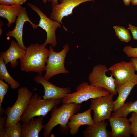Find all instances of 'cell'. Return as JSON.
I'll return each instance as SVG.
<instances>
[{
	"label": "cell",
	"mask_w": 137,
	"mask_h": 137,
	"mask_svg": "<svg viewBox=\"0 0 137 137\" xmlns=\"http://www.w3.org/2000/svg\"><path fill=\"white\" fill-rule=\"evenodd\" d=\"M44 43L32 44L26 48V53L20 61V69L28 72H34L41 75L45 70L49 50Z\"/></svg>",
	"instance_id": "obj_1"
},
{
	"label": "cell",
	"mask_w": 137,
	"mask_h": 137,
	"mask_svg": "<svg viewBox=\"0 0 137 137\" xmlns=\"http://www.w3.org/2000/svg\"><path fill=\"white\" fill-rule=\"evenodd\" d=\"M80 104L74 102L63 104L60 107H55L51 110L50 118L48 122L44 125L43 135L44 137H48L53 129L58 125L63 134L68 135L70 128L68 123L71 116L80 109Z\"/></svg>",
	"instance_id": "obj_2"
},
{
	"label": "cell",
	"mask_w": 137,
	"mask_h": 137,
	"mask_svg": "<svg viewBox=\"0 0 137 137\" xmlns=\"http://www.w3.org/2000/svg\"><path fill=\"white\" fill-rule=\"evenodd\" d=\"M62 99H42L35 93L30 98L20 120L21 123H27L32 118L36 116H44L54 107L62 102Z\"/></svg>",
	"instance_id": "obj_3"
},
{
	"label": "cell",
	"mask_w": 137,
	"mask_h": 137,
	"mask_svg": "<svg viewBox=\"0 0 137 137\" xmlns=\"http://www.w3.org/2000/svg\"><path fill=\"white\" fill-rule=\"evenodd\" d=\"M76 89V92L68 94L62 99L63 104L71 102L80 104L90 99L111 94L104 88L89 84L86 82L80 83Z\"/></svg>",
	"instance_id": "obj_4"
},
{
	"label": "cell",
	"mask_w": 137,
	"mask_h": 137,
	"mask_svg": "<svg viewBox=\"0 0 137 137\" xmlns=\"http://www.w3.org/2000/svg\"><path fill=\"white\" fill-rule=\"evenodd\" d=\"M18 95L16 101L12 107L8 106L4 113L7 116L5 126H13L20 121L21 116L24 111L33 93L26 87H22L18 90Z\"/></svg>",
	"instance_id": "obj_5"
},
{
	"label": "cell",
	"mask_w": 137,
	"mask_h": 137,
	"mask_svg": "<svg viewBox=\"0 0 137 137\" xmlns=\"http://www.w3.org/2000/svg\"><path fill=\"white\" fill-rule=\"evenodd\" d=\"M53 47L51 45L49 47V53L46 63V73L44 76L48 80L58 74L69 72L64 65L65 58L70 50L68 44H65L63 49L59 52H55Z\"/></svg>",
	"instance_id": "obj_6"
},
{
	"label": "cell",
	"mask_w": 137,
	"mask_h": 137,
	"mask_svg": "<svg viewBox=\"0 0 137 137\" xmlns=\"http://www.w3.org/2000/svg\"><path fill=\"white\" fill-rule=\"evenodd\" d=\"M108 70L105 65L97 64L92 68L88 76L90 84L94 86L104 88L111 94L116 95L115 79L112 75L108 76L106 74Z\"/></svg>",
	"instance_id": "obj_7"
},
{
	"label": "cell",
	"mask_w": 137,
	"mask_h": 137,
	"mask_svg": "<svg viewBox=\"0 0 137 137\" xmlns=\"http://www.w3.org/2000/svg\"><path fill=\"white\" fill-rule=\"evenodd\" d=\"M108 69L114 77L116 87L137 80L136 70L131 61L129 62L122 61L110 66Z\"/></svg>",
	"instance_id": "obj_8"
},
{
	"label": "cell",
	"mask_w": 137,
	"mask_h": 137,
	"mask_svg": "<svg viewBox=\"0 0 137 137\" xmlns=\"http://www.w3.org/2000/svg\"><path fill=\"white\" fill-rule=\"evenodd\" d=\"M112 94L91 99L90 107L93 112V120L95 123L109 119L114 107Z\"/></svg>",
	"instance_id": "obj_9"
},
{
	"label": "cell",
	"mask_w": 137,
	"mask_h": 137,
	"mask_svg": "<svg viewBox=\"0 0 137 137\" xmlns=\"http://www.w3.org/2000/svg\"><path fill=\"white\" fill-rule=\"evenodd\" d=\"M27 4L39 16V23L37 25L45 30L47 34V38L44 43L46 45L50 44L53 47H55L57 44L56 30L58 28L61 26V24L48 18L39 8L32 3H28Z\"/></svg>",
	"instance_id": "obj_10"
},
{
	"label": "cell",
	"mask_w": 137,
	"mask_h": 137,
	"mask_svg": "<svg viewBox=\"0 0 137 137\" xmlns=\"http://www.w3.org/2000/svg\"><path fill=\"white\" fill-rule=\"evenodd\" d=\"M93 0H60V3L52 6L50 18L57 21L63 25L66 31L68 30L63 24L62 20L64 17L73 13V9L83 3Z\"/></svg>",
	"instance_id": "obj_11"
},
{
	"label": "cell",
	"mask_w": 137,
	"mask_h": 137,
	"mask_svg": "<svg viewBox=\"0 0 137 137\" xmlns=\"http://www.w3.org/2000/svg\"><path fill=\"white\" fill-rule=\"evenodd\" d=\"M34 81L38 83L41 84L43 87L44 94L43 99H62L71 92L68 87L60 88L51 83L42 75H38L33 79Z\"/></svg>",
	"instance_id": "obj_12"
},
{
	"label": "cell",
	"mask_w": 137,
	"mask_h": 137,
	"mask_svg": "<svg viewBox=\"0 0 137 137\" xmlns=\"http://www.w3.org/2000/svg\"><path fill=\"white\" fill-rule=\"evenodd\" d=\"M26 22H29L35 29L38 27L37 25L35 24L30 19L27 15L26 8L23 7L20 14L16 19L14 28L12 31H8L6 34L7 37H14L20 47L25 50H26V48L23 43L22 35L24 24Z\"/></svg>",
	"instance_id": "obj_13"
},
{
	"label": "cell",
	"mask_w": 137,
	"mask_h": 137,
	"mask_svg": "<svg viewBox=\"0 0 137 137\" xmlns=\"http://www.w3.org/2000/svg\"><path fill=\"white\" fill-rule=\"evenodd\" d=\"M26 53V50L21 48L17 42L12 40L8 49L1 53L0 57L4 60L6 65L10 63L11 67L14 68L18 65V60L21 59Z\"/></svg>",
	"instance_id": "obj_14"
},
{
	"label": "cell",
	"mask_w": 137,
	"mask_h": 137,
	"mask_svg": "<svg viewBox=\"0 0 137 137\" xmlns=\"http://www.w3.org/2000/svg\"><path fill=\"white\" fill-rule=\"evenodd\" d=\"M109 119L111 128V137H130L131 124L127 118L111 116Z\"/></svg>",
	"instance_id": "obj_15"
},
{
	"label": "cell",
	"mask_w": 137,
	"mask_h": 137,
	"mask_svg": "<svg viewBox=\"0 0 137 137\" xmlns=\"http://www.w3.org/2000/svg\"><path fill=\"white\" fill-rule=\"evenodd\" d=\"M92 109L90 108L82 113L74 114L71 116L68 123L70 128V133L72 135L77 133L79 127L83 125H94L95 124L91 115Z\"/></svg>",
	"instance_id": "obj_16"
},
{
	"label": "cell",
	"mask_w": 137,
	"mask_h": 137,
	"mask_svg": "<svg viewBox=\"0 0 137 137\" xmlns=\"http://www.w3.org/2000/svg\"><path fill=\"white\" fill-rule=\"evenodd\" d=\"M44 117L40 116L37 118H32L28 123L21 124V137H38L39 132L43 129Z\"/></svg>",
	"instance_id": "obj_17"
},
{
	"label": "cell",
	"mask_w": 137,
	"mask_h": 137,
	"mask_svg": "<svg viewBox=\"0 0 137 137\" xmlns=\"http://www.w3.org/2000/svg\"><path fill=\"white\" fill-rule=\"evenodd\" d=\"M18 4L10 5H0V16L6 19L8 21L7 26L9 27L12 24L16 22L23 8Z\"/></svg>",
	"instance_id": "obj_18"
},
{
	"label": "cell",
	"mask_w": 137,
	"mask_h": 137,
	"mask_svg": "<svg viewBox=\"0 0 137 137\" xmlns=\"http://www.w3.org/2000/svg\"><path fill=\"white\" fill-rule=\"evenodd\" d=\"M108 124L102 121L96 122L94 125H88L83 132L85 137H110L111 132L106 129Z\"/></svg>",
	"instance_id": "obj_19"
},
{
	"label": "cell",
	"mask_w": 137,
	"mask_h": 137,
	"mask_svg": "<svg viewBox=\"0 0 137 137\" xmlns=\"http://www.w3.org/2000/svg\"><path fill=\"white\" fill-rule=\"evenodd\" d=\"M137 85V80L131 81L122 86L116 87L118 96L114 101V107L113 111H116L125 103V101L133 88Z\"/></svg>",
	"instance_id": "obj_20"
},
{
	"label": "cell",
	"mask_w": 137,
	"mask_h": 137,
	"mask_svg": "<svg viewBox=\"0 0 137 137\" xmlns=\"http://www.w3.org/2000/svg\"><path fill=\"white\" fill-rule=\"evenodd\" d=\"M137 113V100L134 102L125 103L116 111L112 113L113 117L127 118L130 113Z\"/></svg>",
	"instance_id": "obj_21"
},
{
	"label": "cell",
	"mask_w": 137,
	"mask_h": 137,
	"mask_svg": "<svg viewBox=\"0 0 137 137\" xmlns=\"http://www.w3.org/2000/svg\"><path fill=\"white\" fill-rule=\"evenodd\" d=\"M4 60L0 57V79L4 80L10 85L12 89H16L20 86V83L15 80L10 75Z\"/></svg>",
	"instance_id": "obj_22"
},
{
	"label": "cell",
	"mask_w": 137,
	"mask_h": 137,
	"mask_svg": "<svg viewBox=\"0 0 137 137\" xmlns=\"http://www.w3.org/2000/svg\"><path fill=\"white\" fill-rule=\"evenodd\" d=\"M113 28L116 36L121 41L128 42L131 40V37L128 29L118 26H114Z\"/></svg>",
	"instance_id": "obj_23"
},
{
	"label": "cell",
	"mask_w": 137,
	"mask_h": 137,
	"mask_svg": "<svg viewBox=\"0 0 137 137\" xmlns=\"http://www.w3.org/2000/svg\"><path fill=\"white\" fill-rule=\"evenodd\" d=\"M20 121L13 126H8L5 127V128L8 137H21V124Z\"/></svg>",
	"instance_id": "obj_24"
},
{
	"label": "cell",
	"mask_w": 137,
	"mask_h": 137,
	"mask_svg": "<svg viewBox=\"0 0 137 137\" xmlns=\"http://www.w3.org/2000/svg\"><path fill=\"white\" fill-rule=\"evenodd\" d=\"M131 122V133L134 137H137V113L133 112L129 119Z\"/></svg>",
	"instance_id": "obj_25"
},
{
	"label": "cell",
	"mask_w": 137,
	"mask_h": 137,
	"mask_svg": "<svg viewBox=\"0 0 137 137\" xmlns=\"http://www.w3.org/2000/svg\"><path fill=\"white\" fill-rule=\"evenodd\" d=\"M9 85L2 80H0V111L3 109L2 108V104L5 95L8 91Z\"/></svg>",
	"instance_id": "obj_26"
},
{
	"label": "cell",
	"mask_w": 137,
	"mask_h": 137,
	"mask_svg": "<svg viewBox=\"0 0 137 137\" xmlns=\"http://www.w3.org/2000/svg\"><path fill=\"white\" fill-rule=\"evenodd\" d=\"M123 51L127 57L130 58L137 57V45L136 47L130 45L124 47Z\"/></svg>",
	"instance_id": "obj_27"
},
{
	"label": "cell",
	"mask_w": 137,
	"mask_h": 137,
	"mask_svg": "<svg viewBox=\"0 0 137 137\" xmlns=\"http://www.w3.org/2000/svg\"><path fill=\"white\" fill-rule=\"evenodd\" d=\"M128 29L131 32L133 39L137 40V27L129 24Z\"/></svg>",
	"instance_id": "obj_28"
},
{
	"label": "cell",
	"mask_w": 137,
	"mask_h": 137,
	"mask_svg": "<svg viewBox=\"0 0 137 137\" xmlns=\"http://www.w3.org/2000/svg\"><path fill=\"white\" fill-rule=\"evenodd\" d=\"M7 117L6 116L2 117L0 116V130L5 128L6 124Z\"/></svg>",
	"instance_id": "obj_29"
},
{
	"label": "cell",
	"mask_w": 137,
	"mask_h": 137,
	"mask_svg": "<svg viewBox=\"0 0 137 137\" xmlns=\"http://www.w3.org/2000/svg\"><path fill=\"white\" fill-rule=\"evenodd\" d=\"M0 3L6 5L17 4L14 0H0Z\"/></svg>",
	"instance_id": "obj_30"
},
{
	"label": "cell",
	"mask_w": 137,
	"mask_h": 137,
	"mask_svg": "<svg viewBox=\"0 0 137 137\" xmlns=\"http://www.w3.org/2000/svg\"><path fill=\"white\" fill-rule=\"evenodd\" d=\"M131 60L135 68L136 71H137V57L131 58Z\"/></svg>",
	"instance_id": "obj_31"
},
{
	"label": "cell",
	"mask_w": 137,
	"mask_h": 137,
	"mask_svg": "<svg viewBox=\"0 0 137 137\" xmlns=\"http://www.w3.org/2000/svg\"><path fill=\"white\" fill-rule=\"evenodd\" d=\"M0 137H8L5 128L0 130Z\"/></svg>",
	"instance_id": "obj_32"
},
{
	"label": "cell",
	"mask_w": 137,
	"mask_h": 137,
	"mask_svg": "<svg viewBox=\"0 0 137 137\" xmlns=\"http://www.w3.org/2000/svg\"><path fill=\"white\" fill-rule=\"evenodd\" d=\"M47 2L51 3V6H52L58 4V0H48Z\"/></svg>",
	"instance_id": "obj_33"
},
{
	"label": "cell",
	"mask_w": 137,
	"mask_h": 137,
	"mask_svg": "<svg viewBox=\"0 0 137 137\" xmlns=\"http://www.w3.org/2000/svg\"><path fill=\"white\" fill-rule=\"evenodd\" d=\"M27 0H14L17 4L21 5L25 2Z\"/></svg>",
	"instance_id": "obj_34"
},
{
	"label": "cell",
	"mask_w": 137,
	"mask_h": 137,
	"mask_svg": "<svg viewBox=\"0 0 137 137\" xmlns=\"http://www.w3.org/2000/svg\"><path fill=\"white\" fill-rule=\"evenodd\" d=\"M123 3L126 6H129L131 0H123Z\"/></svg>",
	"instance_id": "obj_35"
},
{
	"label": "cell",
	"mask_w": 137,
	"mask_h": 137,
	"mask_svg": "<svg viewBox=\"0 0 137 137\" xmlns=\"http://www.w3.org/2000/svg\"><path fill=\"white\" fill-rule=\"evenodd\" d=\"M131 2L133 5H137V0H131Z\"/></svg>",
	"instance_id": "obj_36"
},
{
	"label": "cell",
	"mask_w": 137,
	"mask_h": 137,
	"mask_svg": "<svg viewBox=\"0 0 137 137\" xmlns=\"http://www.w3.org/2000/svg\"><path fill=\"white\" fill-rule=\"evenodd\" d=\"M42 1L44 3L46 4L48 0H42Z\"/></svg>",
	"instance_id": "obj_37"
}]
</instances>
